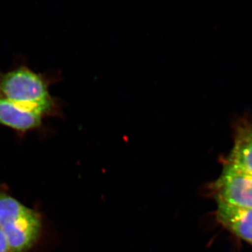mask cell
<instances>
[{"label": "cell", "instance_id": "5", "mask_svg": "<svg viewBox=\"0 0 252 252\" xmlns=\"http://www.w3.org/2000/svg\"><path fill=\"white\" fill-rule=\"evenodd\" d=\"M216 217L225 229L252 245V208L217 203Z\"/></svg>", "mask_w": 252, "mask_h": 252}, {"label": "cell", "instance_id": "2", "mask_svg": "<svg viewBox=\"0 0 252 252\" xmlns=\"http://www.w3.org/2000/svg\"><path fill=\"white\" fill-rule=\"evenodd\" d=\"M0 230L11 252H29L42 230L40 214L10 195L5 186H0Z\"/></svg>", "mask_w": 252, "mask_h": 252}, {"label": "cell", "instance_id": "7", "mask_svg": "<svg viewBox=\"0 0 252 252\" xmlns=\"http://www.w3.org/2000/svg\"><path fill=\"white\" fill-rule=\"evenodd\" d=\"M0 252H11L6 239L0 230Z\"/></svg>", "mask_w": 252, "mask_h": 252}, {"label": "cell", "instance_id": "1", "mask_svg": "<svg viewBox=\"0 0 252 252\" xmlns=\"http://www.w3.org/2000/svg\"><path fill=\"white\" fill-rule=\"evenodd\" d=\"M57 78L18 65L0 72V97L46 118L62 117V101L50 92L52 80Z\"/></svg>", "mask_w": 252, "mask_h": 252}, {"label": "cell", "instance_id": "4", "mask_svg": "<svg viewBox=\"0 0 252 252\" xmlns=\"http://www.w3.org/2000/svg\"><path fill=\"white\" fill-rule=\"evenodd\" d=\"M46 118L0 97V126L11 129L18 135L39 131L44 127Z\"/></svg>", "mask_w": 252, "mask_h": 252}, {"label": "cell", "instance_id": "6", "mask_svg": "<svg viewBox=\"0 0 252 252\" xmlns=\"http://www.w3.org/2000/svg\"><path fill=\"white\" fill-rule=\"evenodd\" d=\"M225 162L252 174V119L241 118L235 124L234 141Z\"/></svg>", "mask_w": 252, "mask_h": 252}, {"label": "cell", "instance_id": "3", "mask_svg": "<svg viewBox=\"0 0 252 252\" xmlns=\"http://www.w3.org/2000/svg\"><path fill=\"white\" fill-rule=\"evenodd\" d=\"M210 188L217 203L252 208V174L240 167L225 161Z\"/></svg>", "mask_w": 252, "mask_h": 252}]
</instances>
